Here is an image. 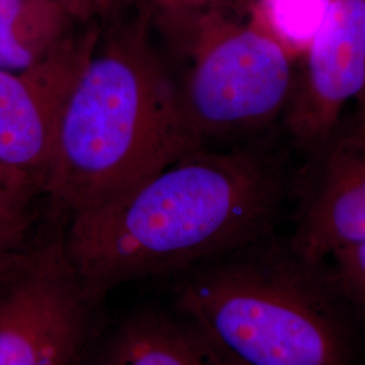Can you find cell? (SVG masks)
<instances>
[{"label":"cell","mask_w":365,"mask_h":365,"mask_svg":"<svg viewBox=\"0 0 365 365\" xmlns=\"http://www.w3.org/2000/svg\"><path fill=\"white\" fill-rule=\"evenodd\" d=\"M289 182L260 148L200 146L129 194L72 215L66 249L101 304L119 286L178 276L274 233Z\"/></svg>","instance_id":"1"},{"label":"cell","mask_w":365,"mask_h":365,"mask_svg":"<svg viewBox=\"0 0 365 365\" xmlns=\"http://www.w3.org/2000/svg\"><path fill=\"white\" fill-rule=\"evenodd\" d=\"M149 4L106 22L68 101L42 187L71 217L126 195L196 148Z\"/></svg>","instance_id":"2"},{"label":"cell","mask_w":365,"mask_h":365,"mask_svg":"<svg viewBox=\"0 0 365 365\" xmlns=\"http://www.w3.org/2000/svg\"><path fill=\"white\" fill-rule=\"evenodd\" d=\"M173 309L235 365H353L356 329L327 261L260 237L175 276Z\"/></svg>","instance_id":"3"},{"label":"cell","mask_w":365,"mask_h":365,"mask_svg":"<svg viewBox=\"0 0 365 365\" xmlns=\"http://www.w3.org/2000/svg\"><path fill=\"white\" fill-rule=\"evenodd\" d=\"M235 13L152 14L155 30L184 64L176 86L199 146L283 120L295 88V53L256 16L242 22Z\"/></svg>","instance_id":"4"},{"label":"cell","mask_w":365,"mask_h":365,"mask_svg":"<svg viewBox=\"0 0 365 365\" xmlns=\"http://www.w3.org/2000/svg\"><path fill=\"white\" fill-rule=\"evenodd\" d=\"M98 306L64 235L33 240L0 271V365H86Z\"/></svg>","instance_id":"5"},{"label":"cell","mask_w":365,"mask_h":365,"mask_svg":"<svg viewBox=\"0 0 365 365\" xmlns=\"http://www.w3.org/2000/svg\"><path fill=\"white\" fill-rule=\"evenodd\" d=\"M103 25L72 31L51 54L25 69H0V164L36 182L41 192L68 101Z\"/></svg>","instance_id":"6"},{"label":"cell","mask_w":365,"mask_h":365,"mask_svg":"<svg viewBox=\"0 0 365 365\" xmlns=\"http://www.w3.org/2000/svg\"><path fill=\"white\" fill-rule=\"evenodd\" d=\"M289 182L292 245L315 261L365 241V108L344 114Z\"/></svg>","instance_id":"7"},{"label":"cell","mask_w":365,"mask_h":365,"mask_svg":"<svg viewBox=\"0 0 365 365\" xmlns=\"http://www.w3.org/2000/svg\"><path fill=\"white\" fill-rule=\"evenodd\" d=\"M365 83V0H324L283 126L304 155L331 130Z\"/></svg>","instance_id":"8"},{"label":"cell","mask_w":365,"mask_h":365,"mask_svg":"<svg viewBox=\"0 0 365 365\" xmlns=\"http://www.w3.org/2000/svg\"><path fill=\"white\" fill-rule=\"evenodd\" d=\"M91 354L87 365H235L175 309L128 315Z\"/></svg>","instance_id":"9"},{"label":"cell","mask_w":365,"mask_h":365,"mask_svg":"<svg viewBox=\"0 0 365 365\" xmlns=\"http://www.w3.org/2000/svg\"><path fill=\"white\" fill-rule=\"evenodd\" d=\"M76 22L53 0H0V69L21 71L45 58Z\"/></svg>","instance_id":"10"},{"label":"cell","mask_w":365,"mask_h":365,"mask_svg":"<svg viewBox=\"0 0 365 365\" xmlns=\"http://www.w3.org/2000/svg\"><path fill=\"white\" fill-rule=\"evenodd\" d=\"M39 194L38 185L30 180L0 185V271L33 242Z\"/></svg>","instance_id":"11"},{"label":"cell","mask_w":365,"mask_h":365,"mask_svg":"<svg viewBox=\"0 0 365 365\" xmlns=\"http://www.w3.org/2000/svg\"><path fill=\"white\" fill-rule=\"evenodd\" d=\"M327 261L341 297L356 318H365V241L339 249Z\"/></svg>","instance_id":"12"},{"label":"cell","mask_w":365,"mask_h":365,"mask_svg":"<svg viewBox=\"0 0 365 365\" xmlns=\"http://www.w3.org/2000/svg\"><path fill=\"white\" fill-rule=\"evenodd\" d=\"M63 6L78 25H103L128 13L143 0H53Z\"/></svg>","instance_id":"13"},{"label":"cell","mask_w":365,"mask_h":365,"mask_svg":"<svg viewBox=\"0 0 365 365\" xmlns=\"http://www.w3.org/2000/svg\"><path fill=\"white\" fill-rule=\"evenodd\" d=\"M153 15L194 13L210 9H225L237 11L242 0H145Z\"/></svg>","instance_id":"14"},{"label":"cell","mask_w":365,"mask_h":365,"mask_svg":"<svg viewBox=\"0 0 365 365\" xmlns=\"http://www.w3.org/2000/svg\"><path fill=\"white\" fill-rule=\"evenodd\" d=\"M18 180H30V179H27L26 176H24V175H21V173H18V172L10 170V168L0 164V185L18 182Z\"/></svg>","instance_id":"15"},{"label":"cell","mask_w":365,"mask_h":365,"mask_svg":"<svg viewBox=\"0 0 365 365\" xmlns=\"http://www.w3.org/2000/svg\"><path fill=\"white\" fill-rule=\"evenodd\" d=\"M356 102H357V107L365 108V83L364 87H363V90H361V92H360V95H359V98L356 99Z\"/></svg>","instance_id":"16"}]
</instances>
